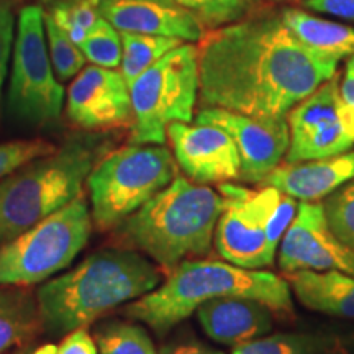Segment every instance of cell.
Returning a JSON list of instances; mask_svg holds the SVG:
<instances>
[{
	"label": "cell",
	"mask_w": 354,
	"mask_h": 354,
	"mask_svg": "<svg viewBox=\"0 0 354 354\" xmlns=\"http://www.w3.org/2000/svg\"><path fill=\"white\" fill-rule=\"evenodd\" d=\"M339 57L295 37L282 13L221 26L198 48L203 109L251 117H287L299 102L336 76Z\"/></svg>",
	"instance_id": "cell-1"
},
{
	"label": "cell",
	"mask_w": 354,
	"mask_h": 354,
	"mask_svg": "<svg viewBox=\"0 0 354 354\" xmlns=\"http://www.w3.org/2000/svg\"><path fill=\"white\" fill-rule=\"evenodd\" d=\"M161 282V269L136 251L128 248L95 251L37 290L43 331L64 336L84 328L109 310L143 297Z\"/></svg>",
	"instance_id": "cell-2"
},
{
	"label": "cell",
	"mask_w": 354,
	"mask_h": 354,
	"mask_svg": "<svg viewBox=\"0 0 354 354\" xmlns=\"http://www.w3.org/2000/svg\"><path fill=\"white\" fill-rule=\"evenodd\" d=\"M218 297L254 299L274 313H294L289 282L277 274L238 268L227 261L185 259L156 289L128 304L125 315L162 336L202 304Z\"/></svg>",
	"instance_id": "cell-3"
},
{
	"label": "cell",
	"mask_w": 354,
	"mask_h": 354,
	"mask_svg": "<svg viewBox=\"0 0 354 354\" xmlns=\"http://www.w3.org/2000/svg\"><path fill=\"white\" fill-rule=\"evenodd\" d=\"M221 210L220 192L176 177L118 225V240L171 271L185 259L209 254Z\"/></svg>",
	"instance_id": "cell-4"
},
{
	"label": "cell",
	"mask_w": 354,
	"mask_h": 354,
	"mask_svg": "<svg viewBox=\"0 0 354 354\" xmlns=\"http://www.w3.org/2000/svg\"><path fill=\"white\" fill-rule=\"evenodd\" d=\"M105 151L100 138H73L0 179V245L81 197Z\"/></svg>",
	"instance_id": "cell-5"
},
{
	"label": "cell",
	"mask_w": 354,
	"mask_h": 354,
	"mask_svg": "<svg viewBox=\"0 0 354 354\" xmlns=\"http://www.w3.org/2000/svg\"><path fill=\"white\" fill-rule=\"evenodd\" d=\"M176 159L162 145H130L102 158L91 176L92 220L115 228L176 179Z\"/></svg>",
	"instance_id": "cell-6"
},
{
	"label": "cell",
	"mask_w": 354,
	"mask_h": 354,
	"mask_svg": "<svg viewBox=\"0 0 354 354\" xmlns=\"http://www.w3.org/2000/svg\"><path fill=\"white\" fill-rule=\"evenodd\" d=\"M198 87V48L180 43L130 86L131 145H165L167 127L194 120Z\"/></svg>",
	"instance_id": "cell-7"
},
{
	"label": "cell",
	"mask_w": 354,
	"mask_h": 354,
	"mask_svg": "<svg viewBox=\"0 0 354 354\" xmlns=\"http://www.w3.org/2000/svg\"><path fill=\"white\" fill-rule=\"evenodd\" d=\"M92 215L84 196L0 245V286L28 287L64 271L86 248Z\"/></svg>",
	"instance_id": "cell-8"
},
{
	"label": "cell",
	"mask_w": 354,
	"mask_h": 354,
	"mask_svg": "<svg viewBox=\"0 0 354 354\" xmlns=\"http://www.w3.org/2000/svg\"><path fill=\"white\" fill-rule=\"evenodd\" d=\"M64 88L57 82L44 33V12L21 8L13 43L8 109L30 125H50L61 117Z\"/></svg>",
	"instance_id": "cell-9"
},
{
	"label": "cell",
	"mask_w": 354,
	"mask_h": 354,
	"mask_svg": "<svg viewBox=\"0 0 354 354\" xmlns=\"http://www.w3.org/2000/svg\"><path fill=\"white\" fill-rule=\"evenodd\" d=\"M218 192L223 197V210L214 234L216 253L238 268H271L276 253L269 248L266 227L281 201V190L271 185L253 190L221 183Z\"/></svg>",
	"instance_id": "cell-10"
},
{
	"label": "cell",
	"mask_w": 354,
	"mask_h": 354,
	"mask_svg": "<svg viewBox=\"0 0 354 354\" xmlns=\"http://www.w3.org/2000/svg\"><path fill=\"white\" fill-rule=\"evenodd\" d=\"M339 77L323 82L287 113L289 149L286 162L336 156L353 148L339 115Z\"/></svg>",
	"instance_id": "cell-11"
},
{
	"label": "cell",
	"mask_w": 354,
	"mask_h": 354,
	"mask_svg": "<svg viewBox=\"0 0 354 354\" xmlns=\"http://www.w3.org/2000/svg\"><path fill=\"white\" fill-rule=\"evenodd\" d=\"M196 123L215 125L232 136L240 153V179L245 183H263L281 165L289 149L287 117H251L209 107L197 113Z\"/></svg>",
	"instance_id": "cell-12"
},
{
	"label": "cell",
	"mask_w": 354,
	"mask_h": 354,
	"mask_svg": "<svg viewBox=\"0 0 354 354\" xmlns=\"http://www.w3.org/2000/svg\"><path fill=\"white\" fill-rule=\"evenodd\" d=\"M277 263L284 274L308 269L354 276V250L330 232L320 202L299 203L295 218L279 245Z\"/></svg>",
	"instance_id": "cell-13"
},
{
	"label": "cell",
	"mask_w": 354,
	"mask_h": 354,
	"mask_svg": "<svg viewBox=\"0 0 354 354\" xmlns=\"http://www.w3.org/2000/svg\"><path fill=\"white\" fill-rule=\"evenodd\" d=\"M177 166L197 184H221L240 179L241 161L236 145L215 125L174 122L167 127Z\"/></svg>",
	"instance_id": "cell-14"
},
{
	"label": "cell",
	"mask_w": 354,
	"mask_h": 354,
	"mask_svg": "<svg viewBox=\"0 0 354 354\" xmlns=\"http://www.w3.org/2000/svg\"><path fill=\"white\" fill-rule=\"evenodd\" d=\"M66 113L69 120L86 130H105L131 122L130 87L122 73L88 66L68 91Z\"/></svg>",
	"instance_id": "cell-15"
},
{
	"label": "cell",
	"mask_w": 354,
	"mask_h": 354,
	"mask_svg": "<svg viewBox=\"0 0 354 354\" xmlns=\"http://www.w3.org/2000/svg\"><path fill=\"white\" fill-rule=\"evenodd\" d=\"M100 15L118 32L201 41L203 26L196 17L171 0H113L100 7Z\"/></svg>",
	"instance_id": "cell-16"
},
{
	"label": "cell",
	"mask_w": 354,
	"mask_h": 354,
	"mask_svg": "<svg viewBox=\"0 0 354 354\" xmlns=\"http://www.w3.org/2000/svg\"><path fill=\"white\" fill-rule=\"evenodd\" d=\"M196 312L205 335L225 346L234 348L258 339L274 325L272 308L254 299H212Z\"/></svg>",
	"instance_id": "cell-17"
},
{
	"label": "cell",
	"mask_w": 354,
	"mask_h": 354,
	"mask_svg": "<svg viewBox=\"0 0 354 354\" xmlns=\"http://www.w3.org/2000/svg\"><path fill=\"white\" fill-rule=\"evenodd\" d=\"M354 179V151L302 162L279 165L263 180L300 202H318Z\"/></svg>",
	"instance_id": "cell-18"
},
{
	"label": "cell",
	"mask_w": 354,
	"mask_h": 354,
	"mask_svg": "<svg viewBox=\"0 0 354 354\" xmlns=\"http://www.w3.org/2000/svg\"><path fill=\"white\" fill-rule=\"evenodd\" d=\"M286 281L305 308L354 320V276L302 269L286 274Z\"/></svg>",
	"instance_id": "cell-19"
},
{
	"label": "cell",
	"mask_w": 354,
	"mask_h": 354,
	"mask_svg": "<svg viewBox=\"0 0 354 354\" xmlns=\"http://www.w3.org/2000/svg\"><path fill=\"white\" fill-rule=\"evenodd\" d=\"M43 331L37 294L26 287L0 286V353L25 346Z\"/></svg>",
	"instance_id": "cell-20"
},
{
	"label": "cell",
	"mask_w": 354,
	"mask_h": 354,
	"mask_svg": "<svg viewBox=\"0 0 354 354\" xmlns=\"http://www.w3.org/2000/svg\"><path fill=\"white\" fill-rule=\"evenodd\" d=\"M282 19L300 41L336 57L354 56V26L310 15L297 8L282 10Z\"/></svg>",
	"instance_id": "cell-21"
},
{
	"label": "cell",
	"mask_w": 354,
	"mask_h": 354,
	"mask_svg": "<svg viewBox=\"0 0 354 354\" xmlns=\"http://www.w3.org/2000/svg\"><path fill=\"white\" fill-rule=\"evenodd\" d=\"M122 37V63L120 73L128 87L141 76L146 69L151 68L166 53L179 46L180 39L167 37H154V35H141L120 32Z\"/></svg>",
	"instance_id": "cell-22"
},
{
	"label": "cell",
	"mask_w": 354,
	"mask_h": 354,
	"mask_svg": "<svg viewBox=\"0 0 354 354\" xmlns=\"http://www.w3.org/2000/svg\"><path fill=\"white\" fill-rule=\"evenodd\" d=\"M330 339L315 333H274L234 346L232 354H323Z\"/></svg>",
	"instance_id": "cell-23"
},
{
	"label": "cell",
	"mask_w": 354,
	"mask_h": 354,
	"mask_svg": "<svg viewBox=\"0 0 354 354\" xmlns=\"http://www.w3.org/2000/svg\"><path fill=\"white\" fill-rule=\"evenodd\" d=\"M95 344L99 354H158L148 331L127 322L100 326L95 333Z\"/></svg>",
	"instance_id": "cell-24"
},
{
	"label": "cell",
	"mask_w": 354,
	"mask_h": 354,
	"mask_svg": "<svg viewBox=\"0 0 354 354\" xmlns=\"http://www.w3.org/2000/svg\"><path fill=\"white\" fill-rule=\"evenodd\" d=\"M44 33H46L48 51L51 64L59 81H69L84 69L86 56L76 43L57 26L48 13H44Z\"/></svg>",
	"instance_id": "cell-25"
},
{
	"label": "cell",
	"mask_w": 354,
	"mask_h": 354,
	"mask_svg": "<svg viewBox=\"0 0 354 354\" xmlns=\"http://www.w3.org/2000/svg\"><path fill=\"white\" fill-rule=\"evenodd\" d=\"M201 21L203 28H221L240 21L253 0H171Z\"/></svg>",
	"instance_id": "cell-26"
},
{
	"label": "cell",
	"mask_w": 354,
	"mask_h": 354,
	"mask_svg": "<svg viewBox=\"0 0 354 354\" xmlns=\"http://www.w3.org/2000/svg\"><path fill=\"white\" fill-rule=\"evenodd\" d=\"M79 48L94 66L107 69L120 68L123 53L120 32L102 15Z\"/></svg>",
	"instance_id": "cell-27"
},
{
	"label": "cell",
	"mask_w": 354,
	"mask_h": 354,
	"mask_svg": "<svg viewBox=\"0 0 354 354\" xmlns=\"http://www.w3.org/2000/svg\"><path fill=\"white\" fill-rule=\"evenodd\" d=\"M48 15L68 35L71 41L81 46L88 32L94 28L97 20L100 19V8L87 2L57 0V2L51 3Z\"/></svg>",
	"instance_id": "cell-28"
},
{
	"label": "cell",
	"mask_w": 354,
	"mask_h": 354,
	"mask_svg": "<svg viewBox=\"0 0 354 354\" xmlns=\"http://www.w3.org/2000/svg\"><path fill=\"white\" fill-rule=\"evenodd\" d=\"M323 212L330 232L354 250V179L325 197Z\"/></svg>",
	"instance_id": "cell-29"
},
{
	"label": "cell",
	"mask_w": 354,
	"mask_h": 354,
	"mask_svg": "<svg viewBox=\"0 0 354 354\" xmlns=\"http://www.w3.org/2000/svg\"><path fill=\"white\" fill-rule=\"evenodd\" d=\"M56 151V146L44 140H19L0 145V179L12 174L26 162Z\"/></svg>",
	"instance_id": "cell-30"
},
{
	"label": "cell",
	"mask_w": 354,
	"mask_h": 354,
	"mask_svg": "<svg viewBox=\"0 0 354 354\" xmlns=\"http://www.w3.org/2000/svg\"><path fill=\"white\" fill-rule=\"evenodd\" d=\"M297 207L299 203L295 202L294 197L282 192L281 201H279L277 207L274 209L271 218L268 221V227H266L269 248H271L274 253H277L282 238H284L286 232L289 230L292 221H294L295 214H297Z\"/></svg>",
	"instance_id": "cell-31"
},
{
	"label": "cell",
	"mask_w": 354,
	"mask_h": 354,
	"mask_svg": "<svg viewBox=\"0 0 354 354\" xmlns=\"http://www.w3.org/2000/svg\"><path fill=\"white\" fill-rule=\"evenodd\" d=\"M32 354H99L97 344L86 326L64 335L59 344H44Z\"/></svg>",
	"instance_id": "cell-32"
},
{
	"label": "cell",
	"mask_w": 354,
	"mask_h": 354,
	"mask_svg": "<svg viewBox=\"0 0 354 354\" xmlns=\"http://www.w3.org/2000/svg\"><path fill=\"white\" fill-rule=\"evenodd\" d=\"M339 115L348 136L354 143V56L348 59L342 82H339Z\"/></svg>",
	"instance_id": "cell-33"
},
{
	"label": "cell",
	"mask_w": 354,
	"mask_h": 354,
	"mask_svg": "<svg viewBox=\"0 0 354 354\" xmlns=\"http://www.w3.org/2000/svg\"><path fill=\"white\" fill-rule=\"evenodd\" d=\"M13 43V13L8 3L0 0V92L7 76L8 57Z\"/></svg>",
	"instance_id": "cell-34"
},
{
	"label": "cell",
	"mask_w": 354,
	"mask_h": 354,
	"mask_svg": "<svg viewBox=\"0 0 354 354\" xmlns=\"http://www.w3.org/2000/svg\"><path fill=\"white\" fill-rule=\"evenodd\" d=\"M302 3L310 12L354 21V0H304Z\"/></svg>",
	"instance_id": "cell-35"
},
{
	"label": "cell",
	"mask_w": 354,
	"mask_h": 354,
	"mask_svg": "<svg viewBox=\"0 0 354 354\" xmlns=\"http://www.w3.org/2000/svg\"><path fill=\"white\" fill-rule=\"evenodd\" d=\"M165 354H225L218 349L209 348L201 343H190V344H180V346L172 348L171 351H166Z\"/></svg>",
	"instance_id": "cell-36"
},
{
	"label": "cell",
	"mask_w": 354,
	"mask_h": 354,
	"mask_svg": "<svg viewBox=\"0 0 354 354\" xmlns=\"http://www.w3.org/2000/svg\"><path fill=\"white\" fill-rule=\"evenodd\" d=\"M323 354H354V351L348 346L346 343L342 342V339L335 338L333 342H331L328 346H326V349L323 351Z\"/></svg>",
	"instance_id": "cell-37"
},
{
	"label": "cell",
	"mask_w": 354,
	"mask_h": 354,
	"mask_svg": "<svg viewBox=\"0 0 354 354\" xmlns=\"http://www.w3.org/2000/svg\"><path fill=\"white\" fill-rule=\"evenodd\" d=\"M44 3H53V2H57V0H43ZM76 2H87V3H92V6H95V7H104V6H107V3H110V2H113V0H76Z\"/></svg>",
	"instance_id": "cell-38"
},
{
	"label": "cell",
	"mask_w": 354,
	"mask_h": 354,
	"mask_svg": "<svg viewBox=\"0 0 354 354\" xmlns=\"http://www.w3.org/2000/svg\"><path fill=\"white\" fill-rule=\"evenodd\" d=\"M302 2H304V0H302Z\"/></svg>",
	"instance_id": "cell-39"
}]
</instances>
